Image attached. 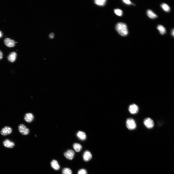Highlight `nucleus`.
<instances>
[{"mask_svg":"<svg viewBox=\"0 0 174 174\" xmlns=\"http://www.w3.org/2000/svg\"><path fill=\"white\" fill-rule=\"evenodd\" d=\"M17 56V54L15 52L11 53L8 57V59L10 62H13L16 60Z\"/></svg>","mask_w":174,"mask_h":174,"instance_id":"nucleus-13","label":"nucleus"},{"mask_svg":"<svg viewBox=\"0 0 174 174\" xmlns=\"http://www.w3.org/2000/svg\"><path fill=\"white\" fill-rule=\"evenodd\" d=\"M174 29H173L172 31V35L173 36H174Z\"/></svg>","mask_w":174,"mask_h":174,"instance_id":"nucleus-27","label":"nucleus"},{"mask_svg":"<svg viewBox=\"0 0 174 174\" xmlns=\"http://www.w3.org/2000/svg\"><path fill=\"white\" fill-rule=\"evenodd\" d=\"M86 170L85 169H81L78 172V174H87Z\"/></svg>","mask_w":174,"mask_h":174,"instance_id":"nucleus-22","label":"nucleus"},{"mask_svg":"<svg viewBox=\"0 0 174 174\" xmlns=\"http://www.w3.org/2000/svg\"><path fill=\"white\" fill-rule=\"evenodd\" d=\"M77 135L78 138L81 140H85L86 138L85 134L84 132L82 131L78 132L77 134Z\"/></svg>","mask_w":174,"mask_h":174,"instance_id":"nucleus-14","label":"nucleus"},{"mask_svg":"<svg viewBox=\"0 0 174 174\" xmlns=\"http://www.w3.org/2000/svg\"><path fill=\"white\" fill-rule=\"evenodd\" d=\"M83 158L85 161L88 162L92 158V155L89 151H86L85 152L84 154Z\"/></svg>","mask_w":174,"mask_h":174,"instance_id":"nucleus-10","label":"nucleus"},{"mask_svg":"<svg viewBox=\"0 0 174 174\" xmlns=\"http://www.w3.org/2000/svg\"><path fill=\"white\" fill-rule=\"evenodd\" d=\"M3 54L2 52L0 51V60H1L3 57Z\"/></svg>","mask_w":174,"mask_h":174,"instance_id":"nucleus-25","label":"nucleus"},{"mask_svg":"<svg viewBox=\"0 0 174 174\" xmlns=\"http://www.w3.org/2000/svg\"><path fill=\"white\" fill-rule=\"evenodd\" d=\"M129 111L132 114H134L138 113L139 110V108L138 106L135 104L130 105L129 108Z\"/></svg>","mask_w":174,"mask_h":174,"instance_id":"nucleus-5","label":"nucleus"},{"mask_svg":"<svg viewBox=\"0 0 174 174\" xmlns=\"http://www.w3.org/2000/svg\"><path fill=\"white\" fill-rule=\"evenodd\" d=\"M19 129L20 132L24 135H28L30 132L29 130L23 124H21L19 125Z\"/></svg>","mask_w":174,"mask_h":174,"instance_id":"nucleus-4","label":"nucleus"},{"mask_svg":"<svg viewBox=\"0 0 174 174\" xmlns=\"http://www.w3.org/2000/svg\"><path fill=\"white\" fill-rule=\"evenodd\" d=\"M161 6L164 11L166 12L170 11V8L167 4L165 3H163L161 5Z\"/></svg>","mask_w":174,"mask_h":174,"instance_id":"nucleus-18","label":"nucleus"},{"mask_svg":"<svg viewBox=\"0 0 174 174\" xmlns=\"http://www.w3.org/2000/svg\"><path fill=\"white\" fill-rule=\"evenodd\" d=\"M52 168L56 170H58L60 168V166L57 161L55 160H53L51 163Z\"/></svg>","mask_w":174,"mask_h":174,"instance_id":"nucleus-12","label":"nucleus"},{"mask_svg":"<svg viewBox=\"0 0 174 174\" xmlns=\"http://www.w3.org/2000/svg\"><path fill=\"white\" fill-rule=\"evenodd\" d=\"M157 28L162 35H163L166 33V28L162 25H159L157 27Z\"/></svg>","mask_w":174,"mask_h":174,"instance_id":"nucleus-16","label":"nucleus"},{"mask_svg":"<svg viewBox=\"0 0 174 174\" xmlns=\"http://www.w3.org/2000/svg\"><path fill=\"white\" fill-rule=\"evenodd\" d=\"M106 2V0H96L95 1V3L98 5L103 6L105 4Z\"/></svg>","mask_w":174,"mask_h":174,"instance_id":"nucleus-19","label":"nucleus"},{"mask_svg":"<svg viewBox=\"0 0 174 174\" xmlns=\"http://www.w3.org/2000/svg\"><path fill=\"white\" fill-rule=\"evenodd\" d=\"M5 45L8 47L12 48L14 47L15 42V41L10 39L6 38L4 40Z\"/></svg>","mask_w":174,"mask_h":174,"instance_id":"nucleus-8","label":"nucleus"},{"mask_svg":"<svg viewBox=\"0 0 174 174\" xmlns=\"http://www.w3.org/2000/svg\"><path fill=\"white\" fill-rule=\"evenodd\" d=\"M54 34L53 33H51L49 35V37L50 39L53 38L54 36Z\"/></svg>","mask_w":174,"mask_h":174,"instance_id":"nucleus-24","label":"nucleus"},{"mask_svg":"<svg viewBox=\"0 0 174 174\" xmlns=\"http://www.w3.org/2000/svg\"><path fill=\"white\" fill-rule=\"evenodd\" d=\"M126 125L128 129L130 130L135 129L136 127V124L134 120L131 118L127 119L126 122Z\"/></svg>","mask_w":174,"mask_h":174,"instance_id":"nucleus-2","label":"nucleus"},{"mask_svg":"<svg viewBox=\"0 0 174 174\" xmlns=\"http://www.w3.org/2000/svg\"><path fill=\"white\" fill-rule=\"evenodd\" d=\"M147 14L148 17L151 19H154L158 17L156 14L152 11L150 10H149L147 11Z\"/></svg>","mask_w":174,"mask_h":174,"instance_id":"nucleus-15","label":"nucleus"},{"mask_svg":"<svg viewBox=\"0 0 174 174\" xmlns=\"http://www.w3.org/2000/svg\"><path fill=\"white\" fill-rule=\"evenodd\" d=\"M34 116L31 113H27L26 114L24 117L25 121L27 122L30 123L33 120Z\"/></svg>","mask_w":174,"mask_h":174,"instance_id":"nucleus-11","label":"nucleus"},{"mask_svg":"<svg viewBox=\"0 0 174 174\" xmlns=\"http://www.w3.org/2000/svg\"><path fill=\"white\" fill-rule=\"evenodd\" d=\"M3 144L5 147L11 148H13L15 145L14 142L8 139L5 140L3 142Z\"/></svg>","mask_w":174,"mask_h":174,"instance_id":"nucleus-9","label":"nucleus"},{"mask_svg":"<svg viewBox=\"0 0 174 174\" xmlns=\"http://www.w3.org/2000/svg\"><path fill=\"white\" fill-rule=\"evenodd\" d=\"M2 34L1 31H0V38H1L2 37Z\"/></svg>","mask_w":174,"mask_h":174,"instance_id":"nucleus-26","label":"nucleus"},{"mask_svg":"<svg viewBox=\"0 0 174 174\" xmlns=\"http://www.w3.org/2000/svg\"><path fill=\"white\" fill-rule=\"evenodd\" d=\"M123 1L125 4L128 5H130L132 4L131 2L129 0H123Z\"/></svg>","mask_w":174,"mask_h":174,"instance_id":"nucleus-23","label":"nucleus"},{"mask_svg":"<svg viewBox=\"0 0 174 174\" xmlns=\"http://www.w3.org/2000/svg\"><path fill=\"white\" fill-rule=\"evenodd\" d=\"M144 123L145 126L148 129H151L154 126V123L153 120L149 117L146 118L144 120Z\"/></svg>","mask_w":174,"mask_h":174,"instance_id":"nucleus-3","label":"nucleus"},{"mask_svg":"<svg viewBox=\"0 0 174 174\" xmlns=\"http://www.w3.org/2000/svg\"><path fill=\"white\" fill-rule=\"evenodd\" d=\"M116 29L118 33L122 36H126L128 33L127 25L125 23L120 22L117 24Z\"/></svg>","mask_w":174,"mask_h":174,"instance_id":"nucleus-1","label":"nucleus"},{"mask_svg":"<svg viewBox=\"0 0 174 174\" xmlns=\"http://www.w3.org/2000/svg\"><path fill=\"white\" fill-rule=\"evenodd\" d=\"M114 12L116 15L118 16H121L123 14L122 11L120 9H116L114 10Z\"/></svg>","mask_w":174,"mask_h":174,"instance_id":"nucleus-21","label":"nucleus"},{"mask_svg":"<svg viewBox=\"0 0 174 174\" xmlns=\"http://www.w3.org/2000/svg\"><path fill=\"white\" fill-rule=\"evenodd\" d=\"M73 148L77 152H79L81 150L82 147L81 145L79 143H75L73 146Z\"/></svg>","mask_w":174,"mask_h":174,"instance_id":"nucleus-17","label":"nucleus"},{"mask_svg":"<svg viewBox=\"0 0 174 174\" xmlns=\"http://www.w3.org/2000/svg\"><path fill=\"white\" fill-rule=\"evenodd\" d=\"M63 174H72L71 170L69 168H65L63 169L62 171Z\"/></svg>","mask_w":174,"mask_h":174,"instance_id":"nucleus-20","label":"nucleus"},{"mask_svg":"<svg viewBox=\"0 0 174 174\" xmlns=\"http://www.w3.org/2000/svg\"><path fill=\"white\" fill-rule=\"evenodd\" d=\"M12 131V128L9 126H5L2 129L1 133L3 135L5 136L10 134Z\"/></svg>","mask_w":174,"mask_h":174,"instance_id":"nucleus-7","label":"nucleus"},{"mask_svg":"<svg viewBox=\"0 0 174 174\" xmlns=\"http://www.w3.org/2000/svg\"><path fill=\"white\" fill-rule=\"evenodd\" d=\"M75 155V152L71 150H68L64 154V155L65 157L69 160H72L74 158Z\"/></svg>","mask_w":174,"mask_h":174,"instance_id":"nucleus-6","label":"nucleus"}]
</instances>
